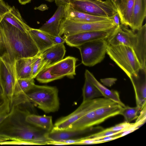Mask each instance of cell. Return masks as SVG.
I'll return each mask as SVG.
<instances>
[{
    "label": "cell",
    "instance_id": "obj_1",
    "mask_svg": "<svg viewBox=\"0 0 146 146\" xmlns=\"http://www.w3.org/2000/svg\"><path fill=\"white\" fill-rule=\"evenodd\" d=\"M31 103L13 105L7 116L0 123V137L6 140H18L37 145L47 144L52 141L47 137L48 132L26 120L31 113Z\"/></svg>",
    "mask_w": 146,
    "mask_h": 146
},
{
    "label": "cell",
    "instance_id": "obj_2",
    "mask_svg": "<svg viewBox=\"0 0 146 146\" xmlns=\"http://www.w3.org/2000/svg\"><path fill=\"white\" fill-rule=\"evenodd\" d=\"M39 52L28 31L23 32L3 18L0 22V59L13 66L20 58H32Z\"/></svg>",
    "mask_w": 146,
    "mask_h": 146
},
{
    "label": "cell",
    "instance_id": "obj_3",
    "mask_svg": "<svg viewBox=\"0 0 146 146\" xmlns=\"http://www.w3.org/2000/svg\"><path fill=\"white\" fill-rule=\"evenodd\" d=\"M24 94L28 102L32 103L45 113L55 112L59 109L58 90L56 86L35 84Z\"/></svg>",
    "mask_w": 146,
    "mask_h": 146
},
{
    "label": "cell",
    "instance_id": "obj_4",
    "mask_svg": "<svg viewBox=\"0 0 146 146\" xmlns=\"http://www.w3.org/2000/svg\"><path fill=\"white\" fill-rule=\"evenodd\" d=\"M106 53L129 78L132 75H137L141 68L133 50L128 46L108 44Z\"/></svg>",
    "mask_w": 146,
    "mask_h": 146
},
{
    "label": "cell",
    "instance_id": "obj_5",
    "mask_svg": "<svg viewBox=\"0 0 146 146\" xmlns=\"http://www.w3.org/2000/svg\"><path fill=\"white\" fill-rule=\"evenodd\" d=\"M57 6L69 4L78 11L95 16L111 18L117 12L109 0H54Z\"/></svg>",
    "mask_w": 146,
    "mask_h": 146
},
{
    "label": "cell",
    "instance_id": "obj_6",
    "mask_svg": "<svg viewBox=\"0 0 146 146\" xmlns=\"http://www.w3.org/2000/svg\"><path fill=\"white\" fill-rule=\"evenodd\" d=\"M116 26L112 19L99 21L83 22L63 18L59 28V35L63 38L80 33L106 31L115 29Z\"/></svg>",
    "mask_w": 146,
    "mask_h": 146
},
{
    "label": "cell",
    "instance_id": "obj_7",
    "mask_svg": "<svg viewBox=\"0 0 146 146\" xmlns=\"http://www.w3.org/2000/svg\"><path fill=\"white\" fill-rule=\"evenodd\" d=\"M116 103H117L106 98H95L82 102L74 112L56 121L52 129L65 130L72 123L88 113L98 108Z\"/></svg>",
    "mask_w": 146,
    "mask_h": 146
},
{
    "label": "cell",
    "instance_id": "obj_8",
    "mask_svg": "<svg viewBox=\"0 0 146 146\" xmlns=\"http://www.w3.org/2000/svg\"><path fill=\"white\" fill-rule=\"evenodd\" d=\"M108 44L106 39H100L85 43L75 47L80 50L82 63L86 66L91 67L104 60Z\"/></svg>",
    "mask_w": 146,
    "mask_h": 146
},
{
    "label": "cell",
    "instance_id": "obj_9",
    "mask_svg": "<svg viewBox=\"0 0 146 146\" xmlns=\"http://www.w3.org/2000/svg\"><path fill=\"white\" fill-rule=\"evenodd\" d=\"M16 81L13 66L0 59V84L4 100L9 104L10 110L13 102Z\"/></svg>",
    "mask_w": 146,
    "mask_h": 146
},
{
    "label": "cell",
    "instance_id": "obj_10",
    "mask_svg": "<svg viewBox=\"0 0 146 146\" xmlns=\"http://www.w3.org/2000/svg\"><path fill=\"white\" fill-rule=\"evenodd\" d=\"M137 32L131 30L128 46L133 50L141 68L146 67V24L145 23Z\"/></svg>",
    "mask_w": 146,
    "mask_h": 146
},
{
    "label": "cell",
    "instance_id": "obj_11",
    "mask_svg": "<svg viewBox=\"0 0 146 146\" xmlns=\"http://www.w3.org/2000/svg\"><path fill=\"white\" fill-rule=\"evenodd\" d=\"M114 29L83 32L69 36L64 38L67 45L71 47H76L90 41L100 39H106Z\"/></svg>",
    "mask_w": 146,
    "mask_h": 146
},
{
    "label": "cell",
    "instance_id": "obj_12",
    "mask_svg": "<svg viewBox=\"0 0 146 146\" xmlns=\"http://www.w3.org/2000/svg\"><path fill=\"white\" fill-rule=\"evenodd\" d=\"M141 68L137 75L129 78L134 89L136 106L142 108L146 104V70Z\"/></svg>",
    "mask_w": 146,
    "mask_h": 146
},
{
    "label": "cell",
    "instance_id": "obj_13",
    "mask_svg": "<svg viewBox=\"0 0 146 146\" xmlns=\"http://www.w3.org/2000/svg\"><path fill=\"white\" fill-rule=\"evenodd\" d=\"M77 59L68 56L51 65V73L53 75L62 78L66 76L72 78L76 74V64Z\"/></svg>",
    "mask_w": 146,
    "mask_h": 146
},
{
    "label": "cell",
    "instance_id": "obj_14",
    "mask_svg": "<svg viewBox=\"0 0 146 146\" xmlns=\"http://www.w3.org/2000/svg\"><path fill=\"white\" fill-rule=\"evenodd\" d=\"M64 6V18L83 22H97L112 19L111 18L98 16L82 12L75 9L69 4H66Z\"/></svg>",
    "mask_w": 146,
    "mask_h": 146
},
{
    "label": "cell",
    "instance_id": "obj_15",
    "mask_svg": "<svg viewBox=\"0 0 146 146\" xmlns=\"http://www.w3.org/2000/svg\"><path fill=\"white\" fill-rule=\"evenodd\" d=\"M58 7L53 16L39 29L45 33L55 36H60L59 26L64 14V6L61 5Z\"/></svg>",
    "mask_w": 146,
    "mask_h": 146
},
{
    "label": "cell",
    "instance_id": "obj_16",
    "mask_svg": "<svg viewBox=\"0 0 146 146\" xmlns=\"http://www.w3.org/2000/svg\"><path fill=\"white\" fill-rule=\"evenodd\" d=\"M102 123L96 115L94 110L80 118L65 130L81 131L86 132L94 126Z\"/></svg>",
    "mask_w": 146,
    "mask_h": 146
},
{
    "label": "cell",
    "instance_id": "obj_17",
    "mask_svg": "<svg viewBox=\"0 0 146 146\" xmlns=\"http://www.w3.org/2000/svg\"><path fill=\"white\" fill-rule=\"evenodd\" d=\"M64 44H55L42 52L45 68L51 66L62 60L65 54Z\"/></svg>",
    "mask_w": 146,
    "mask_h": 146
},
{
    "label": "cell",
    "instance_id": "obj_18",
    "mask_svg": "<svg viewBox=\"0 0 146 146\" xmlns=\"http://www.w3.org/2000/svg\"><path fill=\"white\" fill-rule=\"evenodd\" d=\"M85 78L92 83L99 90L103 96L120 104L122 107L125 105L121 102L118 92L114 90H111L98 81L92 73L86 70L84 74Z\"/></svg>",
    "mask_w": 146,
    "mask_h": 146
},
{
    "label": "cell",
    "instance_id": "obj_19",
    "mask_svg": "<svg viewBox=\"0 0 146 146\" xmlns=\"http://www.w3.org/2000/svg\"><path fill=\"white\" fill-rule=\"evenodd\" d=\"M146 16V3L143 0H135L130 26L132 31H137L142 27Z\"/></svg>",
    "mask_w": 146,
    "mask_h": 146
},
{
    "label": "cell",
    "instance_id": "obj_20",
    "mask_svg": "<svg viewBox=\"0 0 146 146\" xmlns=\"http://www.w3.org/2000/svg\"><path fill=\"white\" fill-rule=\"evenodd\" d=\"M32 58H20L15 60L13 67L16 79L32 78Z\"/></svg>",
    "mask_w": 146,
    "mask_h": 146
},
{
    "label": "cell",
    "instance_id": "obj_21",
    "mask_svg": "<svg viewBox=\"0 0 146 146\" xmlns=\"http://www.w3.org/2000/svg\"><path fill=\"white\" fill-rule=\"evenodd\" d=\"M135 0H121L116 8L121 25L130 27Z\"/></svg>",
    "mask_w": 146,
    "mask_h": 146
},
{
    "label": "cell",
    "instance_id": "obj_22",
    "mask_svg": "<svg viewBox=\"0 0 146 146\" xmlns=\"http://www.w3.org/2000/svg\"><path fill=\"white\" fill-rule=\"evenodd\" d=\"M28 31L36 44L40 53L42 52L55 45L46 34L39 29L30 27Z\"/></svg>",
    "mask_w": 146,
    "mask_h": 146
},
{
    "label": "cell",
    "instance_id": "obj_23",
    "mask_svg": "<svg viewBox=\"0 0 146 146\" xmlns=\"http://www.w3.org/2000/svg\"><path fill=\"white\" fill-rule=\"evenodd\" d=\"M3 19L23 32H27L30 27L22 17L19 10L13 6L4 15Z\"/></svg>",
    "mask_w": 146,
    "mask_h": 146
},
{
    "label": "cell",
    "instance_id": "obj_24",
    "mask_svg": "<svg viewBox=\"0 0 146 146\" xmlns=\"http://www.w3.org/2000/svg\"><path fill=\"white\" fill-rule=\"evenodd\" d=\"M25 119L30 124L48 132L51 131L54 127L51 116L39 115L31 113L27 116Z\"/></svg>",
    "mask_w": 146,
    "mask_h": 146
},
{
    "label": "cell",
    "instance_id": "obj_25",
    "mask_svg": "<svg viewBox=\"0 0 146 146\" xmlns=\"http://www.w3.org/2000/svg\"><path fill=\"white\" fill-rule=\"evenodd\" d=\"M85 132L78 131H70L66 130H58L53 129L48 132L47 138L52 141H58L67 139H77Z\"/></svg>",
    "mask_w": 146,
    "mask_h": 146
},
{
    "label": "cell",
    "instance_id": "obj_26",
    "mask_svg": "<svg viewBox=\"0 0 146 146\" xmlns=\"http://www.w3.org/2000/svg\"><path fill=\"white\" fill-rule=\"evenodd\" d=\"M122 107L116 103L98 108L94 111L97 117L102 123L110 117L120 114Z\"/></svg>",
    "mask_w": 146,
    "mask_h": 146
},
{
    "label": "cell",
    "instance_id": "obj_27",
    "mask_svg": "<svg viewBox=\"0 0 146 146\" xmlns=\"http://www.w3.org/2000/svg\"><path fill=\"white\" fill-rule=\"evenodd\" d=\"M82 102L103 96L101 93L97 88L92 83L86 78L82 89Z\"/></svg>",
    "mask_w": 146,
    "mask_h": 146
},
{
    "label": "cell",
    "instance_id": "obj_28",
    "mask_svg": "<svg viewBox=\"0 0 146 146\" xmlns=\"http://www.w3.org/2000/svg\"><path fill=\"white\" fill-rule=\"evenodd\" d=\"M34 84L35 81L33 78L16 79L13 102L19 96L24 94Z\"/></svg>",
    "mask_w": 146,
    "mask_h": 146
},
{
    "label": "cell",
    "instance_id": "obj_29",
    "mask_svg": "<svg viewBox=\"0 0 146 146\" xmlns=\"http://www.w3.org/2000/svg\"><path fill=\"white\" fill-rule=\"evenodd\" d=\"M141 109L137 106L131 107L125 106L122 107L120 114L124 117L125 121L130 123L137 118Z\"/></svg>",
    "mask_w": 146,
    "mask_h": 146
},
{
    "label": "cell",
    "instance_id": "obj_30",
    "mask_svg": "<svg viewBox=\"0 0 146 146\" xmlns=\"http://www.w3.org/2000/svg\"><path fill=\"white\" fill-rule=\"evenodd\" d=\"M52 68L51 66L43 68L36 76V80L40 83H46L62 78L51 73Z\"/></svg>",
    "mask_w": 146,
    "mask_h": 146
},
{
    "label": "cell",
    "instance_id": "obj_31",
    "mask_svg": "<svg viewBox=\"0 0 146 146\" xmlns=\"http://www.w3.org/2000/svg\"><path fill=\"white\" fill-rule=\"evenodd\" d=\"M45 64L43 60L42 53L39 52L32 58V77L35 78L38 74L45 68Z\"/></svg>",
    "mask_w": 146,
    "mask_h": 146
},
{
    "label": "cell",
    "instance_id": "obj_32",
    "mask_svg": "<svg viewBox=\"0 0 146 146\" xmlns=\"http://www.w3.org/2000/svg\"><path fill=\"white\" fill-rule=\"evenodd\" d=\"M124 132L123 131H115L108 130L107 128L102 131L85 137L86 138H96L117 135Z\"/></svg>",
    "mask_w": 146,
    "mask_h": 146
},
{
    "label": "cell",
    "instance_id": "obj_33",
    "mask_svg": "<svg viewBox=\"0 0 146 146\" xmlns=\"http://www.w3.org/2000/svg\"><path fill=\"white\" fill-rule=\"evenodd\" d=\"M1 145H37L35 143L18 140H10L0 142Z\"/></svg>",
    "mask_w": 146,
    "mask_h": 146
},
{
    "label": "cell",
    "instance_id": "obj_34",
    "mask_svg": "<svg viewBox=\"0 0 146 146\" xmlns=\"http://www.w3.org/2000/svg\"><path fill=\"white\" fill-rule=\"evenodd\" d=\"M146 104L141 108L139 115L135 123L139 127L144 123L146 121Z\"/></svg>",
    "mask_w": 146,
    "mask_h": 146
},
{
    "label": "cell",
    "instance_id": "obj_35",
    "mask_svg": "<svg viewBox=\"0 0 146 146\" xmlns=\"http://www.w3.org/2000/svg\"><path fill=\"white\" fill-rule=\"evenodd\" d=\"M11 7L3 0H0V22L4 15L10 9Z\"/></svg>",
    "mask_w": 146,
    "mask_h": 146
},
{
    "label": "cell",
    "instance_id": "obj_36",
    "mask_svg": "<svg viewBox=\"0 0 146 146\" xmlns=\"http://www.w3.org/2000/svg\"><path fill=\"white\" fill-rule=\"evenodd\" d=\"M10 108L8 103L6 102L4 99L0 100V116L10 111Z\"/></svg>",
    "mask_w": 146,
    "mask_h": 146
},
{
    "label": "cell",
    "instance_id": "obj_37",
    "mask_svg": "<svg viewBox=\"0 0 146 146\" xmlns=\"http://www.w3.org/2000/svg\"><path fill=\"white\" fill-rule=\"evenodd\" d=\"M45 33L47 34L50 40L55 44H64L65 42L64 39V38H62L60 36H55L46 33Z\"/></svg>",
    "mask_w": 146,
    "mask_h": 146
},
{
    "label": "cell",
    "instance_id": "obj_38",
    "mask_svg": "<svg viewBox=\"0 0 146 146\" xmlns=\"http://www.w3.org/2000/svg\"><path fill=\"white\" fill-rule=\"evenodd\" d=\"M117 79L114 78H102L100 79L101 82L104 85L108 87H111L115 82Z\"/></svg>",
    "mask_w": 146,
    "mask_h": 146
},
{
    "label": "cell",
    "instance_id": "obj_39",
    "mask_svg": "<svg viewBox=\"0 0 146 146\" xmlns=\"http://www.w3.org/2000/svg\"><path fill=\"white\" fill-rule=\"evenodd\" d=\"M112 19L115 24L116 27H118L120 26V18L117 12L114 14L111 17Z\"/></svg>",
    "mask_w": 146,
    "mask_h": 146
},
{
    "label": "cell",
    "instance_id": "obj_40",
    "mask_svg": "<svg viewBox=\"0 0 146 146\" xmlns=\"http://www.w3.org/2000/svg\"><path fill=\"white\" fill-rule=\"evenodd\" d=\"M116 8L121 0H108Z\"/></svg>",
    "mask_w": 146,
    "mask_h": 146
},
{
    "label": "cell",
    "instance_id": "obj_41",
    "mask_svg": "<svg viewBox=\"0 0 146 146\" xmlns=\"http://www.w3.org/2000/svg\"><path fill=\"white\" fill-rule=\"evenodd\" d=\"M19 2L21 5H25L30 3L32 0H18Z\"/></svg>",
    "mask_w": 146,
    "mask_h": 146
},
{
    "label": "cell",
    "instance_id": "obj_42",
    "mask_svg": "<svg viewBox=\"0 0 146 146\" xmlns=\"http://www.w3.org/2000/svg\"><path fill=\"white\" fill-rule=\"evenodd\" d=\"M9 113H5L2 115L0 116V123L3 121L7 116Z\"/></svg>",
    "mask_w": 146,
    "mask_h": 146
},
{
    "label": "cell",
    "instance_id": "obj_43",
    "mask_svg": "<svg viewBox=\"0 0 146 146\" xmlns=\"http://www.w3.org/2000/svg\"><path fill=\"white\" fill-rule=\"evenodd\" d=\"M3 99V91L0 84V100Z\"/></svg>",
    "mask_w": 146,
    "mask_h": 146
},
{
    "label": "cell",
    "instance_id": "obj_44",
    "mask_svg": "<svg viewBox=\"0 0 146 146\" xmlns=\"http://www.w3.org/2000/svg\"><path fill=\"white\" fill-rule=\"evenodd\" d=\"M7 141V140L4 139H2L0 137V142H3L4 141Z\"/></svg>",
    "mask_w": 146,
    "mask_h": 146
},
{
    "label": "cell",
    "instance_id": "obj_45",
    "mask_svg": "<svg viewBox=\"0 0 146 146\" xmlns=\"http://www.w3.org/2000/svg\"><path fill=\"white\" fill-rule=\"evenodd\" d=\"M49 2H52L54 1V0H45Z\"/></svg>",
    "mask_w": 146,
    "mask_h": 146
},
{
    "label": "cell",
    "instance_id": "obj_46",
    "mask_svg": "<svg viewBox=\"0 0 146 146\" xmlns=\"http://www.w3.org/2000/svg\"><path fill=\"white\" fill-rule=\"evenodd\" d=\"M144 2L145 3H146V0H143Z\"/></svg>",
    "mask_w": 146,
    "mask_h": 146
}]
</instances>
